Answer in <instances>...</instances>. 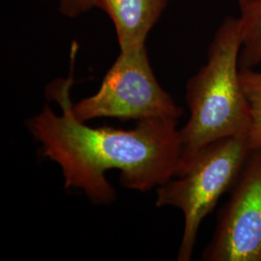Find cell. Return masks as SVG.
I'll return each mask as SVG.
<instances>
[{
  "mask_svg": "<svg viewBox=\"0 0 261 261\" xmlns=\"http://www.w3.org/2000/svg\"><path fill=\"white\" fill-rule=\"evenodd\" d=\"M244 93L250 106L252 126L248 135L252 150L261 148V72L253 69L240 70Z\"/></svg>",
  "mask_w": 261,
  "mask_h": 261,
  "instance_id": "cell-8",
  "label": "cell"
},
{
  "mask_svg": "<svg viewBox=\"0 0 261 261\" xmlns=\"http://www.w3.org/2000/svg\"><path fill=\"white\" fill-rule=\"evenodd\" d=\"M238 4H239V7L242 8L245 5H247L248 3H250L252 0H235Z\"/></svg>",
  "mask_w": 261,
  "mask_h": 261,
  "instance_id": "cell-10",
  "label": "cell"
},
{
  "mask_svg": "<svg viewBox=\"0 0 261 261\" xmlns=\"http://www.w3.org/2000/svg\"><path fill=\"white\" fill-rule=\"evenodd\" d=\"M169 0H95V7L112 19L120 51L145 46L147 35L158 22Z\"/></svg>",
  "mask_w": 261,
  "mask_h": 261,
  "instance_id": "cell-6",
  "label": "cell"
},
{
  "mask_svg": "<svg viewBox=\"0 0 261 261\" xmlns=\"http://www.w3.org/2000/svg\"><path fill=\"white\" fill-rule=\"evenodd\" d=\"M72 112L84 123L96 118L179 119L183 114V110L159 84L145 46L120 51L98 92L73 103Z\"/></svg>",
  "mask_w": 261,
  "mask_h": 261,
  "instance_id": "cell-4",
  "label": "cell"
},
{
  "mask_svg": "<svg viewBox=\"0 0 261 261\" xmlns=\"http://www.w3.org/2000/svg\"><path fill=\"white\" fill-rule=\"evenodd\" d=\"M59 11L68 18H76L95 7V0H58Z\"/></svg>",
  "mask_w": 261,
  "mask_h": 261,
  "instance_id": "cell-9",
  "label": "cell"
},
{
  "mask_svg": "<svg viewBox=\"0 0 261 261\" xmlns=\"http://www.w3.org/2000/svg\"><path fill=\"white\" fill-rule=\"evenodd\" d=\"M252 151L248 136L216 140L200 150L175 179L158 187L156 206H173L184 215L177 260L192 259L200 224L222 196L231 191Z\"/></svg>",
  "mask_w": 261,
  "mask_h": 261,
  "instance_id": "cell-3",
  "label": "cell"
},
{
  "mask_svg": "<svg viewBox=\"0 0 261 261\" xmlns=\"http://www.w3.org/2000/svg\"><path fill=\"white\" fill-rule=\"evenodd\" d=\"M202 259L261 261V148L247 159Z\"/></svg>",
  "mask_w": 261,
  "mask_h": 261,
  "instance_id": "cell-5",
  "label": "cell"
},
{
  "mask_svg": "<svg viewBox=\"0 0 261 261\" xmlns=\"http://www.w3.org/2000/svg\"><path fill=\"white\" fill-rule=\"evenodd\" d=\"M241 47L238 18L227 17L215 32L205 65L187 83L190 117L180 130L181 151L173 177L211 142L249 135L252 116L240 80Z\"/></svg>",
  "mask_w": 261,
  "mask_h": 261,
  "instance_id": "cell-2",
  "label": "cell"
},
{
  "mask_svg": "<svg viewBox=\"0 0 261 261\" xmlns=\"http://www.w3.org/2000/svg\"><path fill=\"white\" fill-rule=\"evenodd\" d=\"M238 18L242 39L239 68L253 69L261 63V0H252Z\"/></svg>",
  "mask_w": 261,
  "mask_h": 261,
  "instance_id": "cell-7",
  "label": "cell"
},
{
  "mask_svg": "<svg viewBox=\"0 0 261 261\" xmlns=\"http://www.w3.org/2000/svg\"><path fill=\"white\" fill-rule=\"evenodd\" d=\"M72 84L73 71L47 86V97L59 103L61 114L46 105L28 122L42 155L61 168L65 188L80 189L92 203L103 205L116 197L106 177L110 169L120 171L124 188L140 192L174 176L181 151L178 119H144L132 130L89 127L73 114Z\"/></svg>",
  "mask_w": 261,
  "mask_h": 261,
  "instance_id": "cell-1",
  "label": "cell"
}]
</instances>
